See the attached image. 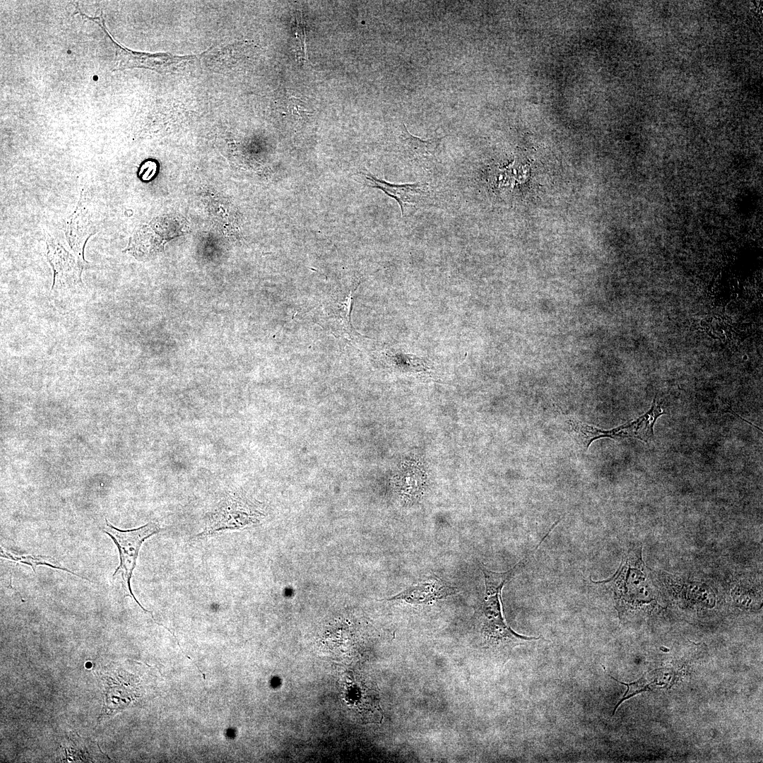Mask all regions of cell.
Here are the masks:
<instances>
[{"label": "cell", "mask_w": 763, "mask_h": 763, "mask_svg": "<svg viewBox=\"0 0 763 763\" xmlns=\"http://www.w3.org/2000/svg\"><path fill=\"white\" fill-rule=\"evenodd\" d=\"M523 561L524 559L511 569L502 572L492 571L483 564L480 566L485 583V593L481 604V633L487 643L490 645H515L540 639V637H527L516 633L507 624L502 613V588Z\"/></svg>", "instance_id": "obj_1"}, {"label": "cell", "mask_w": 763, "mask_h": 763, "mask_svg": "<svg viewBox=\"0 0 763 763\" xmlns=\"http://www.w3.org/2000/svg\"><path fill=\"white\" fill-rule=\"evenodd\" d=\"M597 583L610 586L620 617L655 601L647 568L642 560L641 547L630 549L623 556L616 572L610 579Z\"/></svg>", "instance_id": "obj_2"}, {"label": "cell", "mask_w": 763, "mask_h": 763, "mask_svg": "<svg viewBox=\"0 0 763 763\" xmlns=\"http://www.w3.org/2000/svg\"><path fill=\"white\" fill-rule=\"evenodd\" d=\"M46 255L53 270L50 296L62 308L73 307L87 295L82 272L87 264L81 262L68 244L45 232Z\"/></svg>", "instance_id": "obj_3"}, {"label": "cell", "mask_w": 763, "mask_h": 763, "mask_svg": "<svg viewBox=\"0 0 763 763\" xmlns=\"http://www.w3.org/2000/svg\"><path fill=\"white\" fill-rule=\"evenodd\" d=\"M105 521L107 527L103 531L112 539L119 553L120 563L113 576L121 573L126 595L131 597L143 610L147 611L135 598L131 588V579L142 543L162 529L158 524L149 522L137 528L120 530L110 524L107 519Z\"/></svg>", "instance_id": "obj_4"}, {"label": "cell", "mask_w": 763, "mask_h": 763, "mask_svg": "<svg viewBox=\"0 0 763 763\" xmlns=\"http://www.w3.org/2000/svg\"><path fill=\"white\" fill-rule=\"evenodd\" d=\"M663 413V410L655 398L651 408L644 415L632 422L611 430L599 429L573 419L569 420V424L587 449L593 441L601 438L614 439L637 438L647 442L653 436L655 422Z\"/></svg>", "instance_id": "obj_5"}, {"label": "cell", "mask_w": 763, "mask_h": 763, "mask_svg": "<svg viewBox=\"0 0 763 763\" xmlns=\"http://www.w3.org/2000/svg\"><path fill=\"white\" fill-rule=\"evenodd\" d=\"M261 514L238 497L223 499L207 516L203 531L195 539H203L227 530H240L258 523Z\"/></svg>", "instance_id": "obj_6"}, {"label": "cell", "mask_w": 763, "mask_h": 763, "mask_svg": "<svg viewBox=\"0 0 763 763\" xmlns=\"http://www.w3.org/2000/svg\"><path fill=\"white\" fill-rule=\"evenodd\" d=\"M97 230L93 213L84 201L81 194L75 209L64 220V231L67 244L78 259L85 264H88L84 259L85 244Z\"/></svg>", "instance_id": "obj_7"}, {"label": "cell", "mask_w": 763, "mask_h": 763, "mask_svg": "<svg viewBox=\"0 0 763 763\" xmlns=\"http://www.w3.org/2000/svg\"><path fill=\"white\" fill-rule=\"evenodd\" d=\"M459 592L457 587L437 576H432L385 600L400 601L412 605L431 604Z\"/></svg>", "instance_id": "obj_8"}, {"label": "cell", "mask_w": 763, "mask_h": 763, "mask_svg": "<svg viewBox=\"0 0 763 763\" xmlns=\"http://www.w3.org/2000/svg\"><path fill=\"white\" fill-rule=\"evenodd\" d=\"M365 177L369 181V187L382 190L397 201L403 216L407 205L418 203L429 194L427 184L418 182L394 184L377 179L372 175H366Z\"/></svg>", "instance_id": "obj_9"}, {"label": "cell", "mask_w": 763, "mask_h": 763, "mask_svg": "<svg viewBox=\"0 0 763 763\" xmlns=\"http://www.w3.org/2000/svg\"><path fill=\"white\" fill-rule=\"evenodd\" d=\"M442 138L422 139L412 135L405 125L400 136L401 144L406 155L413 161L425 162L434 159Z\"/></svg>", "instance_id": "obj_10"}, {"label": "cell", "mask_w": 763, "mask_h": 763, "mask_svg": "<svg viewBox=\"0 0 763 763\" xmlns=\"http://www.w3.org/2000/svg\"><path fill=\"white\" fill-rule=\"evenodd\" d=\"M0 552H1V557L7 559V560L13 561V562L23 563V564L30 565L32 567V570H33V572L35 573V569H36V567L37 566H39V565H45V566H48V567L54 568V569H61V570L67 572H69L70 574H73L75 576H79L81 578L82 577V576L78 575L77 574L71 572L69 569L63 567L62 566H60V565L59 566L57 564V562L54 561L52 558H51L49 557H45V556H41V555H32L20 554V553H18L16 552H13V551H11L9 550H7L4 547H2V546H1Z\"/></svg>", "instance_id": "obj_11"}, {"label": "cell", "mask_w": 763, "mask_h": 763, "mask_svg": "<svg viewBox=\"0 0 763 763\" xmlns=\"http://www.w3.org/2000/svg\"><path fill=\"white\" fill-rule=\"evenodd\" d=\"M388 355L401 371L412 373L430 372V362L425 357L403 353H395Z\"/></svg>", "instance_id": "obj_12"}, {"label": "cell", "mask_w": 763, "mask_h": 763, "mask_svg": "<svg viewBox=\"0 0 763 763\" xmlns=\"http://www.w3.org/2000/svg\"><path fill=\"white\" fill-rule=\"evenodd\" d=\"M610 676L613 680H615V681H617V682L627 686V690L626 691V692L624 694L622 697L620 699V700L615 705V708L613 709V715L615 714V711L617 709L618 706L622 704V702H623L626 699H629L630 697H632V696H634V695H635L637 694H639V693H640L641 692L648 690H649V686L650 685V682H648L649 680H648V678H646V675H644L638 680H637L635 682H630V683L622 682L621 681H619V680H616L615 678H614L611 675H610Z\"/></svg>", "instance_id": "obj_13"}, {"label": "cell", "mask_w": 763, "mask_h": 763, "mask_svg": "<svg viewBox=\"0 0 763 763\" xmlns=\"http://www.w3.org/2000/svg\"><path fill=\"white\" fill-rule=\"evenodd\" d=\"M93 80L97 81L98 79V77H97V76L95 75V76H93Z\"/></svg>", "instance_id": "obj_14"}, {"label": "cell", "mask_w": 763, "mask_h": 763, "mask_svg": "<svg viewBox=\"0 0 763 763\" xmlns=\"http://www.w3.org/2000/svg\"><path fill=\"white\" fill-rule=\"evenodd\" d=\"M67 53H68V54H70V53H71V51H70V50H68V51H67Z\"/></svg>", "instance_id": "obj_15"}]
</instances>
